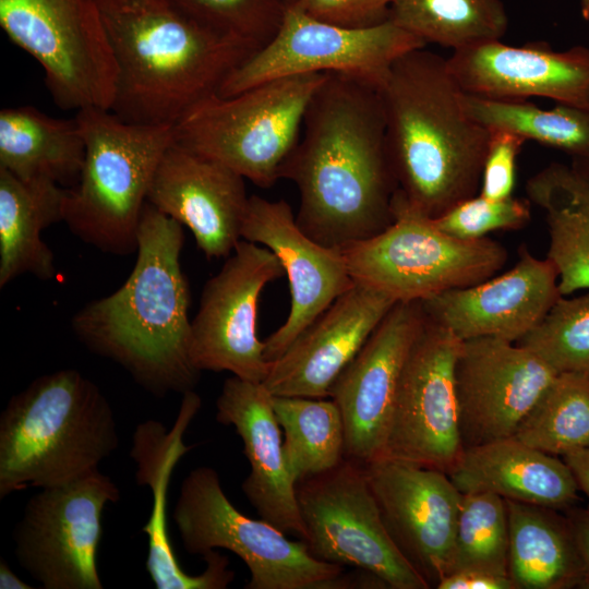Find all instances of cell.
<instances>
[{
    "label": "cell",
    "mask_w": 589,
    "mask_h": 589,
    "mask_svg": "<svg viewBox=\"0 0 589 589\" xmlns=\"http://www.w3.org/2000/svg\"><path fill=\"white\" fill-rule=\"evenodd\" d=\"M395 303L353 281L271 362L263 385L273 396L328 397L334 381Z\"/></svg>",
    "instance_id": "cell-23"
},
{
    "label": "cell",
    "mask_w": 589,
    "mask_h": 589,
    "mask_svg": "<svg viewBox=\"0 0 589 589\" xmlns=\"http://www.w3.org/2000/svg\"><path fill=\"white\" fill-rule=\"evenodd\" d=\"M514 436L553 456L589 447V377L561 373L545 388Z\"/></svg>",
    "instance_id": "cell-34"
},
{
    "label": "cell",
    "mask_w": 589,
    "mask_h": 589,
    "mask_svg": "<svg viewBox=\"0 0 589 589\" xmlns=\"http://www.w3.org/2000/svg\"><path fill=\"white\" fill-rule=\"evenodd\" d=\"M388 20L453 51L501 40L508 28L501 0H393Z\"/></svg>",
    "instance_id": "cell-31"
},
{
    "label": "cell",
    "mask_w": 589,
    "mask_h": 589,
    "mask_svg": "<svg viewBox=\"0 0 589 589\" xmlns=\"http://www.w3.org/2000/svg\"><path fill=\"white\" fill-rule=\"evenodd\" d=\"M424 321L421 302H396L332 384L346 459L365 466L382 457L401 371Z\"/></svg>",
    "instance_id": "cell-16"
},
{
    "label": "cell",
    "mask_w": 589,
    "mask_h": 589,
    "mask_svg": "<svg viewBox=\"0 0 589 589\" xmlns=\"http://www.w3.org/2000/svg\"><path fill=\"white\" fill-rule=\"evenodd\" d=\"M505 503L508 577L514 589L580 588L584 566L567 516L534 504Z\"/></svg>",
    "instance_id": "cell-28"
},
{
    "label": "cell",
    "mask_w": 589,
    "mask_h": 589,
    "mask_svg": "<svg viewBox=\"0 0 589 589\" xmlns=\"http://www.w3.org/2000/svg\"><path fill=\"white\" fill-rule=\"evenodd\" d=\"M196 23L256 51L277 33L285 0H169Z\"/></svg>",
    "instance_id": "cell-37"
},
{
    "label": "cell",
    "mask_w": 589,
    "mask_h": 589,
    "mask_svg": "<svg viewBox=\"0 0 589 589\" xmlns=\"http://www.w3.org/2000/svg\"><path fill=\"white\" fill-rule=\"evenodd\" d=\"M508 545L505 500L491 492L461 493L456 531L444 576L464 569L508 576Z\"/></svg>",
    "instance_id": "cell-35"
},
{
    "label": "cell",
    "mask_w": 589,
    "mask_h": 589,
    "mask_svg": "<svg viewBox=\"0 0 589 589\" xmlns=\"http://www.w3.org/2000/svg\"><path fill=\"white\" fill-rule=\"evenodd\" d=\"M243 240L261 244L279 260L289 281L290 309L265 340V359H278L293 340L352 284L338 249L322 245L298 226L290 205L257 195L249 199Z\"/></svg>",
    "instance_id": "cell-19"
},
{
    "label": "cell",
    "mask_w": 589,
    "mask_h": 589,
    "mask_svg": "<svg viewBox=\"0 0 589 589\" xmlns=\"http://www.w3.org/2000/svg\"><path fill=\"white\" fill-rule=\"evenodd\" d=\"M283 178L299 192L298 226L322 245L340 249L387 228L398 184L378 89L327 73L308 105Z\"/></svg>",
    "instance_id": "cell-1"
},
{
    "label": "cell",
    "mask_w": 589,
    "mask_h": 589,
    "mask_svg": "<svg viewBox=\"0 0 589 589\" xmlns=\"http://www.w3.org/2000/svg\"><path fill=\"white\" fill-rule=\"evenodd\" d=\"M436 589H514L508 576L480 569H464L444 576Z\"/></svg>",
    "instance_id": "cell-41"
},
{
    "label": "cell",
    "mask_w": 589,
    "mask_h": 589,
    "mask_svg": "<svg viewBox=\"0 0 589 589\" xmlns=\"http://www.w3.org/2000/svg\"><path fill=\"white\" fill-rule=\"evenodd\" d=\"M461 344L425 316L401 371L381 458L445 473L457 462L464 450L455 387Z\"/></svg>",
    "instance_id": "cell-14"
},
{
    "label": "cell",
    "mask_w": 589,
    "mask_h": 589,
    "mask_svg": "<svg viewBox=\"0 0 589 589\" xmlns=\"http://www.w3.org/2000/svg\"><path fill=\"white\" fill-rule=\"evenodd\" d=\"M119 500V488L99 469L41 488L12 531L20 566L45 589H103L96 564L103 510Z\"/></svg>",
    "instance_id": "cell-13"
},
{
    "label": "cell",
    "mask_w": 589,
    "mask_h": 589,
    "mask_svg": "<svg viewBox=\"0 0 589 589\" xmlns=\"http://www.w3.org/2000/svg\"><path fill=\"white\" fill-rule=\"evenodd\" d=\"M136 0H96L99 7H113L133 2Z\"/></svg>",
    "instance_id": "cell-46"
},
{
    "label": "cell",
    "mask_w": 589,
    "mask_h": 589,
    "mask_svg": "<svg viewBox=\"0 0 589 589\" xmlns=\"http://www.w3.org/2000/svg\"><path fill=\"white\" fill-rule=\"evenodd\" d=\"M85 140L74 119H58L31 106L0 111V168L24 179L75 184Z\"/></svg>",
    "instance_id": "cell-29"
},
{
    "label": "cell",
    "mask_w": 589,
    "mask_h": 589,
    "mask_svg": "<svg viewBox=\"0 0 589 589\" xmlns=\"http://www.w3.org/2000/svg\"><path fill=\"white\" fill-rule=\"evenodd\" d=\"M65 193L50 180H24L0 168V288L23 274L55 277L53 254L41 232L63 221Z\"/></svg>",
    "instance_id": "cell-27"
},
{
    "label": "cell",
    "mask_w": 589,
    "mask_h": 589,
    "mask_svg": "<svg viewBox=\"0 0 589 589\" xmlns=\"http://www.w3.org/2000/svg\"><path fill=\"white\" fill-rule=\"evenodd\" d=\"M263 383L228 377L216 400V420L232 425L243 443L250 473L241 489L259 517L305 540L296 482L286 465L280 425Z\"/></svg>",
    "instance_id": "cell-25"
},
{
    "label": "cell",
    "mask_w": 589,
    "mask_h": 589,
    "mask_svg": "<svg viewBox=\"0 0 589 589\" xmlns=\"http://www.w3.org/2000/svg\"><path fill=\"white\" fill-rule=\"evenodd\" d=\"M271 400L285 433L283 450L296 484L345 459L344 421L332 399L272 395Z\"/></svg>",
    "instance_id": "cell-32"
},
{
    "label": "cell",
    "mask_w": 589,
    "mask_h": 589,
    "mask_svg": "<svg viewBox=\"0 0 589 589\" xmlns=\"http://www.w3.org/2000/svg\"><path fill=\"white\" fill-rule=\"evenodd\" d=\"M75 118L85 157L77 181L67 189L63 221L103 252H136L148 190L175 127L127 122L101 108L81 109Z\"/></svg>",
    "instance_id": "cell-6"
},
{
    "label": "cell",
    "mask_w": 589,
    "mask_h": 589,
    "mask_svg": "<svg viewBox=\"0 0 589 589\" xmlns=\"http://www.w3.org/2000/svg\"><path fill=\"white\" fill-rule=\"evenodd\" d=\"M326 75L272 80L229 97L213 94L175 125V141L268 189L280 179L308 105Z\"/></svg>",
    "instance_id": "cell-7"
},
{
    "label": "cell",
    "mask_w": 589,
    "mask_h": 589,
    "mask_svg": "<svg viewBox=\"0 0 589 589\" xmlns=\"http://www.w3.org/2000/svg\"><path fill=\"white\" fill-rule=\"evenodd\" d=\"M99 9L117 65L109 110L127 122L175 127L256 51L196 23L169 0Z\"/></svg>",
    "instance_id": "cell-4"
},
{
    "label": "cell",
    "mask_w": 589,
    "mask_h": 589,
    "mask_svg": "<svg viewBox=\"0 0 589 589\" xmlns=\"http://www.w3.org/2000/svg\"><path fill=\"white\" fill-rule=\"evenodd\" d=\"M579 4L582 19L589 21V0H579Z\"/></svg>",
    "instance_id": "cell-47"
},
{
    "label": "cell",
    "mask_w": 589,
    "mask_h": 589,
    "mask_svg": "<svg viewBox=\"0 0 589 589\" xmlns=\"http://www.w3.org/2000/svg\"><path fill=\"white\" fill-rule=\"evenodd\" d=\"M393 223L380 233L338 249L354 283L396 302H420L494 276L507 251L488 237L462 240L440 230L433 218L397 190Z\"/></svg>",
    "instance_id": "cell-8"
},
{
    "label": "cell",
    "mask_w": 589,
    "mask_h": 589,
    "mask_svg": "<svg viewBox=\"0 0 589 589\" xmlns=\"http://www.w3.org/2000/svg\"><path fill=\"white\" fill-rule=\"evenodd\" d=\"M448 70L464 93L490 99L544 97L589 110V48L488 41L453 51Z\"/></svg>",
    "instance_id": "cell-21"
},
{
    "label": "cell",
    "mask_w": 589,
    "mask_h": 589,
    "mask_svg": "<svg viewBox=\"0 0 589 589\" xmlns=\"http://www.w3.org/2000/svg\"><path fill=\"white\" fill-rule=\"evenodd\" d=\"M526 192L545 212L546 259L556 267L561 294L589 290V182L572 166L553 163L527 181Z\"/></svg>",
    "instance_id": "cell-30"
},
{
    "label": "cell",
    "mask_w": 589,
    "mask_h": 589,
    "mask_svg": "<svg viewBox=\"0 0 589 589\" xmlns=\"http://www.w3.org/2000/svg\"><path fill=\"white\" fill-rule=\"evenodd\" d=\"M172 518L184 550L204 555L217 549L238 555L250 572L247 589H339L354 585L342 566L314 558L303 540H289L263 519L240 513L218 473L197 467L184 478Z\"/></svg>",
    "instance_id": "cell-9"
},
{
    "label": "cell",
    "mask_w": 589,
    "mask_h": 589,
    "mask_svg": "<svg viewBox=\"0 0 589 589\" xmlns=\"http://www.w3.org/2000/svg\"><path fill=\"white\" fill-rule=\"evenodd\" d=\"M310 16L345 27H369L388 21L393 0H294Z\"/></svg>",
    "instance_id": "cell-40"
},
{
    "label": "cell",
    "mask_w": 589,
    "mask_h": 589,
    "mask_svg": "<svg viewBox=\"0 0 589 589\" xmlns=\"http://www.w3.org/2000/svg\"><path fill=\"white\" fill-rule=\"evenodd\" d=\"M119 446L112 408L74 369L34 380L0 416V498L94 469Z\"/></svg>",
    "instance_id": "cell-5"
},
{
    "label": "cell",
    "mask_w": 589,
    "mask_h": 589,
    "mask_svg": "<svg viewBox=\"0 0 589 589\" xmlns=\"http://www.w3.org/2000/svg\"><path fill=\"white\" fill-rule=\"evenodd\" d=\"M0 25L40 63L58 106L110 109L117 65L96 0H0Z\"/></svg>",
    "instance_id": "cell-10"
},
{
    "label": "cell",
    "mask_w": 589,
    "mask_h": 589,
    "mask_svg": "<svg viewBox=\"0 0 589 589\" xmlns=\"http://www.w3.org/2000/svg\"><path fill=\"white\" fill-rule=\"evenodd\" d=\"M285 275L267 248L241 240L220 271L204 285L191 321L190 358L200 371H228L263 383L271 362L257 336V311L264 287Z\"/></svg>",
    "instance_id": "cell-15"
},
{
    "label": "cell",
    "mask_w": 589,
    "mask_h": 589,
    "mask_svg": "<svg viewBox=\"0 0 589 589\" xmlns=\"http://www.w3.org/2000/svg\"><path fill=\"white\" fill-rule=\"evenodd\" d=\"M461 493L491 492L504 500L566 510L578 484L566 462L514 435L464 448L447 473Z\"/></svg>",
    "instance_id": "cell-26"
},
{
    "label": "cell",
    "mask_w": 589,
    "mask_h": 589,
    "mask_svg": "<svg viewBox=\"0 0 589 589\" xmlns=\"http://www.w3.org/2000/svg\"><path fill=\"white\" fill-rule=\"evenodd\" d=\"M202 405L201 397L190 390L182 402L172 428L156 420L140 423L133 433L131 457L136 464L135 478L153 493L149 519L142 528L148 538L146 569L157 589H225L235 579L229 561L217 550L202 555L206 568L202 574H187L180 566L167 528V490L175 466L193 448L183 443V434Z\"/></svg>",
    "instance_id": "cell-24"
},
{
    "label": "cell",
    "mask_w": 589,
    "mask_h": 589,
    "mask_svg": "<svg viewBox=\"0 0 589 589\" xmlns=\"http://www.w3.org/2000/svg\"><path fill=\"white\" fill-rule=\"evenodd\" d=\"M562 459L569 467L578 484L579 491H581L589 501V447L570 452L562 456Z\"/></svg>",
    "instance_id": "cell-43"
},
{
    "label": "cell",
    "mask_w": 589,
    "mask_h": 589,
    "mask_svg": "<svg viewBox=\"0 0 589 589\" xmlns=\"http://www.w3.org/2000/svg\"><path fill=\"white\" fill-rule=\"evenodd\" d=\"M584 566V581L580 588L589 589V507L573 506L565 510Z\"/></svg>",
    "instance_id": "cell-42"
},
{
    "label": "cell",
    "mask_w": 589,
    "mask_h": 589,
    "mask_svg": "<svg viewBox=\"0 0 589 589\" xmlns=\"http://www.w3.org/2000/svg\"><path fill=\"white\" fill-rule=\"evenodd\" d=\"M531 218L530 202L514 196L489 200L480 194L464 200L442 215L434 225L443 232L462 240H478L495 230H516Z\"/></svg>",
    "instance_id": "cell-38"
},
{
    "label": "cell",
    "mask_w": 589,
    "mask_h": 589,
    "mask_svg": "<svg viewBox=\"0 0 589 589\" xmlns=\"http://www.w3.org/2000/svg\"><path fill=\"white\" fill-rule=\"evenodd\" d=\"M364 470L394 544L435 588L446 573L461 492L447 473L404 460L380 458Z\"/></svg>",
    "instance_id": "cell-18"
},
{
    "label": "cell",
    "mask_w": 589,
    "mask_h": 589,
    "mask_svg": "<svg viewBox=\"0 0 589 589\" xmlns=\"http://www.w3.org/2000/svg\"><path fill=\"white\" fill-rule=\"evenodd\" d=\"M296 492L314 558L359 568L387 588H430L387 533L363 465L345 458L298 482Z\"/></svg>",
    "instance_id": "cell-12"
},
{
    "label": "cell",
    "mask_w": 589,
    "mask_h": 589,
    "mask_svg": "<svg viewBox=\"0 0 589 589\" xmlns=\"http://www.w3.org/2000/svg\"><path fill=\"white\" fill-rule=\"evenodd\" d=\"M556 375L516 342L490 336L462 340L455 387L464 448L513 436Z\"/></svg>",
    "instance_id": "cell-17"
},
{
    "label": "cell",
    "mask_w": 589,
    "mask_h": 589,
    "mask_svg": "<svg viewBox=\"0 0 589 589\" xmlns=\"http://www.w3.org/2000/svg\"><path fill=\"white\" fill-rule=\"evenodd\" d=\"M182 225L145 204L136 261L115 292L72 317L77 339L122 366L151 394L194 390L201 372L190 358V288L182 272Z\"/></svg>",
    "instance_id": "cell-2"
},
{
    "label": "cell",
    "mask_w": 589,
    "mask_h": 589,
    "mask_svg": "<svg viewBox=\"0 0 589 589\" xmlns=\"http://www.w3.org/2000/svg\"><path fill=\"white\" fill-rule=\"evenodd\" d=\"M518 254V262L500 276L420 301L425 316L461 340L490 336L518 341L562 296L549 259L533 256L525 245Z\"/></svg>",
    "instance_id": "cell-22"
},
{
    "label": "cell",
    "mask_w": 589,
    "mask_h": 589,
    "mask_svg": "<svg viewBox=\"0 0 589 589\" xmlns=\"http://www.w3.org/2000/svg\"><path fill=\"white\" fill-rule=\"evenodd\" d=\"M425 46L389 20L345 27L314 19L294 0H285L273 39L239 64L216 94L229 97L272 80L312 73L348 75L378 89L399 57Z\"/></svg>",
    "instance_id": "cell-11"
},
{
    "label": "cell",
    "mask_w": 589,
    "mask_h": 589,
    "mask_svg": "<svg viewBox=\"0 0 589 589\" xmlns=\"http://www.w3.org/2000/svg\"><path fill=\"white\" fill-rule=\"evenodd\" d=\"M526 141L508 131H490L479 194L489 200L513 196L516 182V160Z\"/></svg>",
    "instance_id": "cell-39"
},
{
    "label": "cell",
    "mask_w": 589,
    "mask_h": 589,
    "mask_svg": "<svg viewBox=\"0 0 589 589\" xmlns=\"http://www.w3.org/2000/svg\"><path fill=\"white\" fill-rule=\"evenodd\" d=\"M516 344L537 354L556 374L589 377V290L572 299L561 296Z\"/></svg>",
    "instance_id": "cell-36"
},
{
    "label": "cell",
    "mask_w": 589,
    "mask_h": 589,
    "mask_svg": "<svg viewBox=\"0 0 589 589\" xmlns=\"http://www.w3.org/2000/svg\"><path fill=\"white\" fill-rule=\"evenodd\" d=\"M572 167L589 182V154L584 157L573 158Z\"/></svg>",
    "instance_id": "cell-45"
},
{
    "label": "cell",
    "mask_w": 589,
    "mask_h": 589,
    "mask_svg": "<svg viewBox=\"0 0 589 589\" xmlns=\"http://www.w3.org/2000/svg\"><path fill=\"white\" fill-rule=\"evenodd\" d=\"M467 116L489 131L503 130L569 154H589V110L557 104L543 109L526 100H501L461 93Z\"/></svg>",
    "instance_id": "cell-33"
},
{
    "label": "cell",
    "mask_w": 589,
    "mask_h": 589,
    "mask_svg": "<svg viewBox=\"0 0 589 589\" xmlns=\"http://www.w3.org/2000/svg\"><path fill=\"white\" fill-rule=\"evenodd\" d=\"M249 199L243 177L176 141L147 194V203L191 230L208 260L228 257L242 240Z\"/></svg>",
    "instance_id": "cell-20"
},
{
    "label": "cell",
    "mask_w": 589,
    "mask_h": 589,
    "mask_svg": "<svg viewBox=\"0 0 589 589\" xmlns=\"http://www.w3.org/2000/svg\"><path fill=\"white\" fill-rule=\"evenodd\" d=\"M33 586L23 581L3 560L0 561V589H32Z\"/></svg>",
    "instance_id": "cell-44"
},
{
    "label": "cell",
    "mask_w": 589,
    "mask_h": 589,
    "mask_svg": "<svg viewBox=\"0 0 589 589\" xmlns=\"http://www.w3.org/2000/svg\"><path fill=\"white\" fill-rule=\"evenodd\" d=\"M398 190L434 218L480 190L490 131L470 119L447 61L417 48L378 88Z\"/></svg>",
    "instance_id": "cell-3"
}]
</instances>
